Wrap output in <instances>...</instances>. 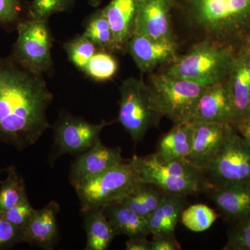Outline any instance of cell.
<instances>
[{"mask_svg": "<svg viewBox=\"0 0 250 250\" xmlns=\"http://www.w3.org/2000/svg\"><path fill=\"white\" fill-rule=\"evenodd\" d=\"M70 62L83 72L90 59L99 49L84 34L67 41L63 45Z\"/></svg>", "mask_w": 250, "mask_h": 250, "instance_id": "29", "label": "cell"}, {"mask_svg": "<svg viewBox=\"0 0 250 250\" xmlns=\"http://www.w3.org/2000/svg\"><path fill=\"white\" fill-rule=\"evenodd\" d=\"M139 0H111L103 9L114 36L117 51L126 49L134 34Z\"/></svg>", "mask_w": 250, "mask_h": 250, "instance_id": "18", "label": "cell"}, {"mask_svg": "<svg viewBox=\"0 0 250 250\" xmlns=\"http://www.w3.org/2000/svg\"><path fill=\"white\" fill-rule=\"evenodd\" d=\"M18 39L11 55L24 67L37 73L53 70L52 34L48 21L23 20L17 25Z\"/></svg>", "mask_w": 250, "mask_h": 250, "instance_id": "8", "label": "cell"}, {"mask_svg": "<svg viewBox=\"0 0 250 250\" xmlns=\"http://www.w3.org/2000/svg\"><path fill=\"white\" fill-rule=\"evenodd\" d=\"M233 126L250 145V117L244 121L238 122Z\"/></svg>", "mask_w": 250, "mask_h": 250, "instance_id": "37", "label": "cell"}, {"mask_svg": "<svg viewBox=\"0 0 250 250\" xmlns=\"http://www.w3.org/2000/svg\"><path fill=\"white\" fill-rule=\"evenodd\" d=\"M235 49L210 40L177 58L166 73L208 87L228 81L238 58Z\"/></svg>", "mask_w": 250, "mask_h": 250, "instance_id": "3", "label": "cell"}, {"mask_svg": "<svg viewBox=\"0 0 250 250\" xmlns=\"http://www.w3.org/2000/svg\"><path fill=\"white\" fill-rule=\"evenodd\" d=\"M53 99L43 75L12 55L0 58V143L19 151L36 144L51 127L47 112Z\"/></svg>", "mask_w": 250, "mask_h": 250, "instance_id": "1", "label": "cell"}, {"mask_svg": "<svg viewBox=\"0 0 250 250\" xmlns=\"http://www.w3.org/2000/svg\"><path fill=\"white\" fill-rule=\"evenodd\" d=\"M75 0H31L28 4L29 19L48 21L54 14L70 11Z\"/></svg>", "mask_w": 250, "mask_h": 250, "instance_id": "30", "label": "cell"}, {"mask_svg": "<svg viewBox=\"0 0 250 250\" xmlns=\"http://www.w3.org/2000/svg\"><path fill=\"white\" fill-rule=\"evenodd\" d=\"M35 208H33L29 198L4 212L1 217L16 228L24 230L30 220Z\"/></svg>", "mask_w": 250, "mask_h": 250, "instance_id": "33", "label": "cell"}, {"mask_svg": "<svg viewBox=\"0 0 250 250\" xmlns=\"http://www.w3.org/2000/svg\"><path fill=\"white\" fill-rule=\"evenodd\" d=\"M104 213L117 235H126L129 238H147L151 233L147 218L122 203L104 207Z\"/></svg>", "mask_w": 250, "mask_h": 250, "instance_id": "22", "label": "cell"}, {"mask_svg": "<svg viewBox=\"0 0 250 250\" xmlns=\"http://www.w3.org/2000/svg\"><path fill=\"white\" fill-rule=\"evenodd\" d=\"M125 246L127 250H152V241L147 238H129Z\"/></svg>", "mask_w": 250, "mask_h": 250, "instance_id": "36", "label": "cell"}, {"mask_svg": "<svg viewBox=\"0 0 250 250\" xmlns=\"http://www.w3.org/2000/svg\"><path fill=\"white\" fill-rule=\"evenodd\" d=\"M119 147H108L99 140L93 147L78 154L72 164L70 172L72 187L76 188L87 179L125 162Z\"/></svg>", "mask_w": 250, "mask_h": 250, "instance_id": "12", "label": "cell"}, {"mask_svg": "<svg viewBox=\"0 0 250 250\" xmlns=\"http://www.w3.org/2000/svg\"><path fill=\"white\" fill-rule=\"evenodd\" d=\"M118 70V62L111 52L98 50L90 59L83 72L96 82L111 80Z\"/></svg>", "mask_w": 250, "mask_h": 250, "instance_id": "28", "label": "cell"}, {"mask_svg": "<svg viewBox=\"0 0 250 250\" xmlns=\"http://www.w3.org/2000/svg\"><path fill=\"white\" fill-rule=\"evenodd\" d=\"M152 241V250H179L182 247L174 234L154 233Z\"/></svg>", "mask_w": 250, "mask_h": 250, "instance_id": "35", "label": "cell"}, {"mask_svg": "<svg viewBox=\"0 0 250 250\" xmlns=\"http://www.w3.org/2000/svg\"><path fill=\"white\" fill-rule=\"evenodd\" d=\"M23 230L0 216V250L9 249L22 243Z\"/></svg>", "mask_w": 250, "mask_h": 250, "instance_id": "34", "label": "cell"}, {"mask_svg": "<svg viewBox=\"0 0 250 250\" xmlns=\"http://www.w3.org/2000/svg\"><path fill=\"white\" fill-rule=\"evenodd\" d=\"M113 123L103 121L93 124L70 113H62L52 126L56 157L78 155L88 150L100 140L102 131Z\"/></svg>", "mask_w": 250, "mask_h": 250, "instance_id": "9", "label": "cell"}, {"mask_svg": "<svg viewBox=\"0 0 250 250\" xmlns=\"http://www.w3.org/2000/svg\"><path fill=\"white\" fill-rule=\"evenodd\" d=\"M165 194L155 186L145 183L119 203L147 218L157 208Z\"/></svg>", "mask_w": 250, "mask_h": 250, "instance_id": "25", "label": "cell"}, {"mask_svg": "<svg viewBox=\"0 0 250 250\" xmlns=\"http://www.w3.org/2000/svg\"><path fill=\"white\" fill-rule=\"evenodd\" d=\"M86 233L85 250H106L117 236L104 213V207L82 212Z\"/></svg>", "mask_w": 250, "mask_h": 250, "instance_id": "23", "label": "cell"}, {"mask_svg": "<svg viewBox=\"0 0 250 250\" xmlns=\"http://www.w3.org/2000/svg\"><path fill=\"white\" fill-rule=\"evenodd\" d=\"M172 6V0H139L134 34L174 42L170 23Z\"/></svg>", "mask_w": 250, "mask_h": 250, "instance_id": "11", "label": "cell"}, {"mask_svg": "<svg viewBox=\"0 0 250 250\" xmlns=\"http://www.w3.org/2000/svg\"><path fill=\"white\" fill-rule=\"evenodd\" d=\"M224 250H250V215L234 223Z\"/></svg>", "mask_w": 250, "mask_h": 250, "instance_id": "31", "label": "cell"}, {"mask_svg": "<svg viewBox=\"0 0 250 250\" xmlns=\"http://www.w3.org/2000/svg\"><path fill=\"white\" fill-rule=\"evenodd\" d=\"M87 1H88V4L90 6H93V7H97V6L101 4L103 0H87Z\"/></svg>", "mask_w": 250, "mask_h": 250, "instance_id": "39", "label": "cell"}, {"mask_svg": "<svg viewBox=\"0 0 250 250\" xmlns=\"http://www.w3.org/2000/svg\"><path fill=\"white\" fill-rule=\"evenodd\" d=\"M0 172H1V170H0ZM1 181L0 180V183H1Z\"/></svg>", "mask_w": 250, "mask_h": 250, "instance_id": "40", "label": "cell"}, {"mask_svg": "<svg viewBox=\"0 0 250 250\" xmlns=\"http://www.w3.org/2000/svg\"><path fill=\"white\" fill-rule=\"evenodd\" d=\"M218 217L216 212L208 206L197 204L184 208L180 220L188 229L202 232L208 229Z\"/></svg>", "mask_w": 250, "mask_h": 250, "instance_id": "27", "label": "cell"}, {"mask_svg": "<svg viewBox=\"0 0 250 250\" xmlns=\"http://www.w3.org/2000/svg\"><path fill=\"white\" fill-rule=\"evenodd\" d=\"M208 190L219 210L233 223L250 215V182L212 187Z\"/></svg>", "mask_w": 250, "mask_h": 250, "instance_id": "17", "label": "cell"}, {"mask_svg": "<svg viewBox=\"0 0 250 250\" xmlns=\"http://www.w3.org/2000/svg\"><path fill=\"white\" fill-rule=\"evenodd\" d=\"M126 49L143 73L152 72L158 65L177 59L174 42L154 40L136 33L128 41Z\"/></svg>", "mask_w": 250, "mask_h": 250, "instance_id": "15", "label": "cell"}, {"mask_svg": "<svg viewBox=\"0 0 250 250\" xmlns=\"http://www.w3.org/2000/svg\"><path fill=\"white\" fill-rule=\"evenodd\" d=\"M191 150L185 159L203 171L233 128L226 123H193Z\"/></svg>", "mask_w": 250, "mask_h": 250, "instance_id": "13", "label": "cell"}, {"mask_svg": "<svg viewBox=\"0 0 250 250\" xmlns=\"http://www.w3.org/2000/svg\"><path fill=\"white\" fill-rule=\"evenodd\" d=\"M203 173L210 188L250 182V145L233 126Z\"/></svg>", "mask_w": 250, "mask_h": 250, "instance_id": "7", "label": "cell"}, {"mask_svg": "<svg viewBox=\"0 0 250 250\" xmlns=\"http://www.w3.org/2000/svg\"><path fill=\"white\" fill-rule=\"evenodd\" d=\"M194 124H174L172 129L162 136L156 153L153 154L161 164L175 159H186L191 150Z\"/></svg>", "mask_w": 250, "mask_h": 250, "instance_id": "20", "label": "cell"}, {"mask_svg": "<svg viewBox=\"0 0 250 250\" xmlns=\"http://www.w3.org/2000/svg\"><path fill=\"white\" fill-rule=\"evenodd\" d=\"M186 195L166 193L154 211L147 220L151 233L174 234L180 220L182 211L187 205Z\"/></svg>", "mask_w": 250, "mask_h": 250, "instance_id": "21", "label": "cell"}, {"mask_svg": "<svg viewBox=\"0 0 250 250\" xmlns=\"http://www.w3.org/2000/svg\"><path fill=\"white\" fill-rule=\"evenodd\" d=\"M130 161L144 183L155 186L166 193L187 195L207 191L210 188L206 177H177L163 170L152 154L147 156L135 155Z\"/></svg>", "mask_w": 250, "mask_h": 250, "instance_id": "10", "label": "cell"}, {"mask_svg": "<svg viewBox=\"0 0 250 250\" xmlns=\"http://www.w3.org/2000/svg\"><path fill=\"white\" fill-rule=\"evenodd\" d=\"M60 205L57 202H49L45 207L34 210L27 226L23 230L22 243L52 250L59 238L57 215Z\"/></svg>", "mask_w": 250, "mask_h": 250, "instance_id": "16", "label": "cell"}, {"mask_svg": "<svg viewBox=\"0 0 250 250\" xmlns=\"http://www.w3.org/2000/svg\"><path fill=\"white\" fill-rule=\"evenodd\" d=\"M153 96L163 116L174 124L192 123L197 102L207 88L167 73L150 77Z\"/></svg>", "mask_w": 250, "mask_h": 250, "instance_id": "6", "label": "cell"}, {"mask_svg": "<svg viewBox=\"0 0 250 250\" xmlns=\"http://www.w3.org/2000/svg\"><path fill=\"white\" fill-rule=\"evenodd\" d=\"M83 34L96 45L99 50L108 52L117 51L113 31L103 9L98 10L87 18Z\"/></svg>", "mask_w": 250, "mask_h": 250, "instance_id": "24", "label": "cell"}, {"mask_svg": "<svg viewBox=\"0 0 250 250\" xmlns=\"http://www.w3.org/2000/svg\"><path fill=\"white\" fill-rule=\"evenodd\" d=\"M118 122L134 142L142 141L163 116L157 107L150 86L141 79L128 78L120 87Z\"/></svg>", "mask_w": 250, "mask_h": 250, "instance_id": "5", "label": "cell"}, {"mask_svg": "<svg viewBox=\"0 0 250 250\" xmlns=\"http://www.w3.org/2000/svg\"><path fill=\"white\" fill-rule=\"evenodd\" d=\"M188 22L207 40L235 49L250 41V0H176Z\"/></svg>", "mask_w": 250, "mask_h": 250, "instance_id": "2", "label": "cell"}, {"mask_svg": "<svg viewBox=\"0 0 250 250\" xmlns=\"http://www.w3.org/2000/svg\"><path fill=\"white\" fill-rule=\"evenodd\" d=\"M24 0H0V24L9 27L22 21Z\"/></svg>", "mask_w": 250, "mask_h": 250, "instance_id": "32", "label": "cell"}, {"mask_svg": "<svg viewBox=\"0 0 250 250\" xmlns=\"http://www.w3.org/2000/svg\"><path fill=\"white\" fill-rule=\"evenodd\" d=\"M226 82L205 88L197 102L192 123L234 124V108Z\"/></svg>", "mask_w": 250, "mask_h": 250, "instance_id": "14", "label": "cell"}, {"mask_svg": "<svg viewBox=\"0 0 250 250\" xmlns=\"http://www.w3.org/2000/svg\"><path fill=\"white\" fill-rule=\"evenodd\" d=\"M244 54L247 65H248V67H249L250 70V45L248 49L244 51Z\"/></svg>", "mask_w": 250, "mask_h": 250, "instance_id": "38", "label": "cell"}, {"mask_svg": "<svg viewBox=\"0 0 250 250\" xmlns=\"http://www.w3.org/2000/svg\"><path fill=\"white\" fill-rule=\"evenodd\" d=\"M6 178L0 185V216L18 204L28 198L24 179L13 166L6 169Z\"/></svg>", "mask_w": 250, "mask_h": 250, "instance_id": "26", "label": "cell"}, {"mask_svg": "<svg viewBox=\"0 0 250 250\" xmlns=\"http://www.w3.org/2000/svg\"><path fill=\"white\" fill-rule=\"evenodd\" d=\"M226 82L234 108L236 124L250 117V70L246 64L244 52L238 54Z\"/></svg>", "mask_w": 250, "mask_h": 250, "instance_id": "19", "label": "cell"}, {"mask_svg": "<svg viewBox=\"0 0 250 250\" xmlns=\"http://www.w3.org/2000/svg\"><path fill=\"white\" fill-rule=\"evenodd\" d=\"M144 184L129 160L87 179L75 188L83 212L119 203Z\"/></svg>", "mask_w": 250, "mask_h": 250, "instance_id": "4", "label": "cell"}]
</instances>
